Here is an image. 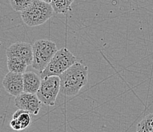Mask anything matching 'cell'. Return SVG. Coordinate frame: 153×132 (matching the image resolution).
I'll use <instances>...</instances> for the list:
<instances>
[{"mask_svg": "<svg viewBox=\"0 0 153 132\" xmlns=\"http://www.w3.org/2000/svg\"><path fill=\"white\" fill-rule=\"evenodd\" d=\"M87 66L76 62L59 76L60 92L66 96H75L88 82Z\"/></svg>", "mask_w": 153, "mask_h": 132, "instance_id": "6da1fadb", "label": "cell"}, {"mask_svg": "<svg viewBox=\"0 0 153 132\" xmlns=\"http://www.w3.org/2000/svg\"><path fill=\"white\" fill-rule=\"evenodd\" d=\"M53 12L51 4L33 0L25 10L21 12V16L25 24L30 27H35L49 20L53 15Z\"/></svg>", "mask_w": 153, "mask_h": 132, "instance_id": "7a4b0ae2", "label": "cell"}, {"mask_svg": "<svg viewBox=\"0 0 153 132\" xmlns=\"http://www.w3.org/2000/svg\"><path fill=\"white\" fill-rule=\"evenodd\" d=\"M77 62L75 55L66 48L58 50L52 57L47 67L41 73V79L51 76H59Z\"/></svg>", "mask_w": 153, "mask_h": 132, "instance_id": "3957f363", "label": "cell"}, {"mask_svg": "<svg viewBox=\"0 0 153 132\" xmlns=\"http://www.w3.org/2000/svg\"><path fill=\"white\" fill-rule=\"evenodd\" d=\"M33 62L32 66L40 73H42L56 53L57 47L55 42L50 40H37L32 45Z\"/></svg>", "mask_w": 153, "mask_h": 132, "instance_id": "277c9868", "label": "cell"}, {"mask_svg": "<svg viewBox=\"0 0 153 132\" xmlns=\"http://www.w3.org/2000/svg\"><path fill=\"white\" fill-rule=\"evenodd\" d=\"M60 92L59 76H51L41 80V86L36 93L43 104L53 106L55 105L57 95Z\"/></svg>", "mask_w": 153, "mask_h": 132, "instance_id": "5b68a950", "label": "cell"}, {"mask_svg": "<svg viewBox=\"0 0 153 132\" xmlns=\"http://www.w3.org/2000/svg\"><path fill=\"white\" fill-rule=\"evenodd\" d=\"M15 105L19 109H22L30 114L37 115L41 111L42 102L37 94L23 92L15 97Z\"/></svg>", "mask_w": 153, "mask_h": 132, "instance_id": "8992f818", "label": "cell"}, {"mask_svg": "<svg viewBox=\"0 0 153 132\" xmlns=\"http://www.w3.org/2000/svg\"><path fill=\"white\" fill-rule=\"evenodd\" d=\"M6 56L15 57L25 61L27 66L33 62L32 45L27 42H15L6 49Z\"/></svg>", "mask_w": 153, "mask_h": 132, "instance_id": "52a82bcc", "label": "cell"}, {"mask_svg": "<svg viewBox=\"0 0 153 132\" xmlns=\"http://www.w3.org/2000/svg\"><path fill=\"white\" fill-rule=\"evenodd\" d=\"M2 85L9 94L12 96H18L24 92L23 74L9 72L2 80Z\"/></svg>", "mask_w": 153, "mask_h": 132, "instance_id": "ba28073f", "label": "cell"}, {"mask_svg": "<svg viewBox=\"0 0 153 132\" xmlns=\"http://www.w3.org/2000/svg\"><path fill=\"white\" fill-rule=\"evenodd\" d=\"M32 119L30 114L22 109L17 110L12 115L9 125L15 131H21L27 128L31 124Z\"/></svg>", "mask_w": 153, "mask_h": 132, "instance_id": "9c48e42d", "label": "cell"}, {"mask_svg": "<svg viewBox=\"0 0 153 132\" xmlns=\"http://www.w3.org/2000/svg\"><path fill=\"white\" fill-rule=\"evenodd\" d=\"M41 77L34 72L28 71L23 73L24 92L36 94L41 83Z\"/></svg>", "mask_w": 153, "mask_h": 132, "instance_id": "30bf717a", "label": "cell"}, {"mask_svg": "<svg viewBox=\"0 0 153 132\" xmlns=\"http://www.w3.org/2000/svg\"><path fill=\"white\" fill-rule=\"evenodd\" d=\"M7 66L9 72L23 74L24 73H25L27 64L25 61H24L21 58L15 57H8Z\"/></svg>", "mask_w": 153, "mask_h": 132, "instance_id": "8fae6325", "label": "cell"}, {"mask_svg": "<svg viewBox=\"0 0 153 132\" xmlns=\"http://www.w3.org/2000/svg\"><path fill=\"white\" fill-rule=\"evenodd\" d=\"M74 0H52L51 5L54 12L59 14H66L70 10L71 5Z\"/></svg>", "mask_w": 153, "mask_h": 132, "instance_id": "7c38bea8", "label": "cell"}, {"mask_svg": "<svg viewBox=\"0 0 153 132\" xmlns=\"http://www.w3.org/2000/svg\"><path fill=\"white\" fill-rule=\"evenodd\" d=\"M136 132H153V113L147 115L139 123Z\"/></svg>", "mask_w": 153, "mask_h": 132, "instance_id": "4fadbf2b", "label": "cell"}, {"mask_svg": "<svg viewBox=\"0 0 153 132\" xmlns=\"http://www.w3.org/2000/svg\"><path fill=\"white\" fill-rule=\"evenodd\" d=\"M33 0H9V3L15 12H22L32 2Z\"/></svg>", "mask_w": 153, "mask_h": 132, "instance_id": "5bb4252c", "label": "cell"}, {"mask_svg": "<svg viewBox=\"0 0 153 132\" xmlns=\"http://www.w3.org/2000/svg\"><path fill=\"white\" fill-rule=\"evenodd\" d=\"M39 1H41V2H47V3H49V4H51V2H52V0H39Z\"/></svg>", "mask_w": 153, "mask_h": 132, "instance_id": "9a60e30c", "label": "cell"}, {"mask_svg": "<svg viewBox=\"0 0 153 132\" xmlns=\"http://www.w3.org/2000/svg\"><path fill=\"white\" fill-rule=\"evenodd\" d=\"M17 132H19V131H17Z\"/></svg>", "mask_w": 153, "mask_h": 132, "instance_id": "2e32d148", "label": "cell"}]
</instances>
